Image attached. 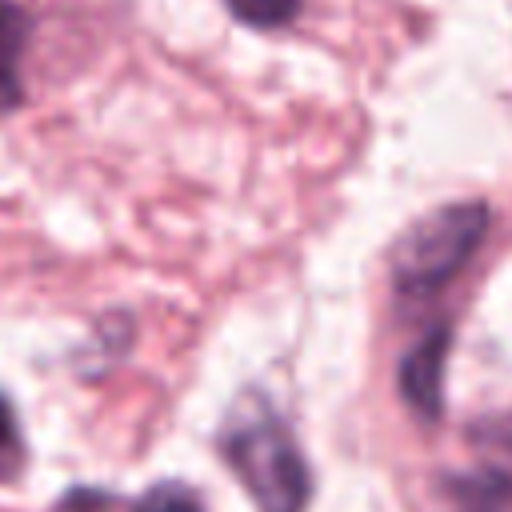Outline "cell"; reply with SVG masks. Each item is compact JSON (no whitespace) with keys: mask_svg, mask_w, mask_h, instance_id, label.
Here are the masks:
<instances>
[{"mask_svg":"<svg viewBox=\"0 0 512 512\" xmlns=\"http://www.w3.org/2000/svg\"><path fill=\"white\" fill-rule=\"evenodd\" d=\"M220 448L260 512H304L312 492L304 456L264 400L244 404L232 416Z\"/></svg>","mask_w":512,"mask_h":512,"instance_id":"cell-1","label":"cell"},{"mask_svg":"<svg viewBox=\"0 0 512 512\" xmlns=\"http://www.w3.org/2000/svg\"><path fill=\"white\" fill-rule=\"evenodd\" d=\"M488 232V204H444L400 232L392 244V280L404 292H432L448 284L480 248Z\"/></svg>","mask_w":512,"mask_h":512,"instance_id":"cell-2","label":"cell"},{"mask_svg":"<svg viewBox=\"0 0 512 512\" xmlns=\"http://www.w3.org/2000/svg\"><path fill=\"white\" fill-rule=\"evenodd\" d=\"M452 348V332L444 324H436L424 340H416V348L404 356L400 364V392L412 404V412L420 416H440L444 404V360Z\"/></svg>","mask_w":512,"mask_h":512,"instance_id":"cell-3","label":"cell"},{"mask_svg":"<svg viewBox=\"0 0 512 512\" xmlns=\"http://www.w3.org/2000/svg\"><path fill=\"white\" fill-rule=\"evenodd\" d=\"M32 40V16L16 0H0V116L16 112L24 104V80L20 60Z\"/></svg>","mask_w":512,"mask_h":512,"instance_id":"cell-4","label":"cell"},{"mask_svg":"<svg viewBox=\"0 0 512 512\" xmlns=\"http://www.w3.org/2000/svg\"><path fill=\"white\" fill-rule=\"evenodd\" d=\"M132 512H204V508H200V500H196V492L188 484L160 480L148 492H140V500L132 504Z\"/></svg>","mask_w":512,"mask_h":512,"instance_id":"cell-5","label":"cell"},{"mask_svg":"<svg viewBox=\"0 0 512 512\" xmlns=\"http://www.w3.org/2000/svg\"><path fill=\"white\" fill-rule=\"evenodd\" d=\"M24 468V436H20V420L12 400L0 392V484L12 480Z\"/></svg>","mask_w":512,"mask_h":512,"instance_id":"cell-6","label":"cell"},{"mask_svg":"<svg viewBox=\"0 0 512 512\" xmlns=\"http://www.w3.org/2000/svg\"><path fill=\"white\" fill-rule=\"evenodd\" d=\"M228 8L252 28H280L300 12V0H228Z\"/></svg>","mask_w":512,"mask_h":512,"instance_id":"cell-7","label":"cell"}]
</instances>
